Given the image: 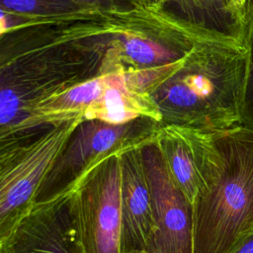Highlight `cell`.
Segmentation results:
<instances>
[{
	"instance_id": "obj_11",
	"label": "cell",
	"mask_w": 253,
	"mask_h": 253,
	"mask_svg": "<svg viewBox=\"0 0 253 253\" xmlns=\"http://www.w3.org/2000/svg\"><path fill=\"white\" fill-rule=\"evenodd\" d=\"M243 44L247 50V68L240 126L253 130V0H248L244 11Z\"/></svg>"
},
{
	"instance_id": "obj_15",
	"label": "cell",
	"mask_w": 253,
	"mask_h": 253,
	"mask_svg": "<svg viewBox=\"0 0 253 253\" xmlns=\"http://www.w3.org/2000/svg\"><path fill=\"white\" fill-rule=\"evenodd\" d=\"M130 3L136 7L150 11L166 10L170 0H129Z\"/></svg>"
},
{
	"instance_id": "obj_5",
	"label": "cell",
	"mask_w": 253,
	"mask_h": 253,
	"mask_svg": "<svg viewBox=\"0 0 253 253\" xmlns=\"http://www.w3.org/2000/svg\"><path fill=\"white\" fill-rule=\"evenodd\" d=\"M71 191L85 253H121V152L98 162Z\"/></svg>"
},
{
	"instance_id": "obj_18",
	"label": "cell",
	"mask_w": 253,
	"mask_h": 253,
	"mask_svg": "<svg viewBox=\"0 0 253 253\" xmlns=\"http://www.w3.org/2000/svg\"><path fill=\"white\" fill-rule=\"evenodd\" d=\"M132 12H133V11H132ZM131 15H132V14H131ZM130 17H131V16H130ZM128 21H129V20H128ZM126 24H127V23H126ZM114 51H115V49H114ZM115 54H116V53H115ZM116 57H117V56H116ZM118 68H119V62H118V59H117V64H116V70H118Z\"/></svg>"
},
{
	"instance_id": "obj_14",
	"label": "cell",
	"mask_w": 253,
	"mask_h": 253,
	"mask_svg": "<svg viewBox=\"0 0 253 253\" xmlns=\"http://www.w3.org/2000/svg\"><path fill=\"white\" fill-rule=\"evenodd\" d=\"M228 253H253V228L244 234Z\"/></svg>"
},
{
	"instance_id": "obj_10",
	"label": "cell",
	"mask_w": 253,
	"mask_h": 253,
	"mask_svg": "<svg viewBox=\"0 0 253 253\" xmlns=\"http://www.w3.org/2000/svg\"><path fill=\"white\" fill-rule=\"evenodd\" d=\"M155 140L178 187L194 203L200 185L193 148L182 126H161Z\"/></svg>"
},
{
	"instance_id": "obj_2",
	"label": "cell",
	"mask_w": 253,
	"mask_h": 253,
	"mask_svg": "<svg viewBox=\"0 0 253 253\" xmlns=\"http://www.w3.org/2000/svg\"><path fill=\"white\" fill-rule=\"evenodd\" d=\"M247 68L243 43L207 40L151 95L162 126L216 131L240 125Z\"/></svg>"
},
{
	"instance_id": "obj_16",
	"label": "cell",
	"mask_w": 253,
	"mask_h": 253,
	"mask_svg": "<svg viewBox=\"0 0 253 253\" xmlns=\"http://www.w3.org/2000/svg\"><path fill=\"white\" fill-rule=\"evenodd\" d=\"M135 8V7H134ZM134 8H129V9H126L127 10V19H126V23L124 24V26L118 31V33L116 34V36H115V39H116V37H117V35L119 34V32L126 25V23L128 22V20L130 19V16H131V14H132V11H133V9ZM115 39H114V42H115ZM116 64H117V57H116V54H115V51H114V42H113V50H112V53H111V58H110V69H111V72H113L114 73V71L116 72ZM110 72V73H111Z\"/></svg>"
},
{
	"instance_id": "obj_8",
	"label": "cell",
	"mask_w": 253,
	"mask_h": 253,
	"mask_svg": "<svg viewBox=\"0 0 253 253\" xmlns=\"http://www.w3.org/2000/svg\"><path fill=\"white\" fill-rule=\"evenodd\" d=\"M141 145L121 152V253H157L156 227Z\"/></svg>"
},
{
	"instance_id": "obj_4",
	"label": "cell",
	"mask_w": 253,
	"mask_h": 253,
	"mask_svg": "<svg viewBox=\"0 0 253 253\" xmlns=\"http://www.w3.org/2000/svg\"><path fill=\"white\" fill-rule=\"evenodd\" d=\"M162 125L141 118L125 125L83 120L74 129L41 185L34 204L70 192L93 166L106 157L141 145L157 134Z\"/></svg>"
},
{
	"instance_id": "obj_1",
	"label": "cell",
	"mask_w": 253,
	"mask_h": 253,
	"mask_svg": "<svg viewBox=\"0 0 253 253\" xmlns=\"http://www.w3.org/2000/svg\"><path fill=\"white\" fill-rule=\"evenodd\" d=\"M183 128L200 177L193 253H228L253 228V130L240 125L216 131Z\"/></svg>"
},
{
	"instance_id": "obj_9",
	"label": "cell",
	"mask_w": 253,
	"mask_h": 253,
	"mask_svg": "<svg viewBox=\"0 0 253 253\" xmlns=\"http://www.w3.org/2000/svg\"><path fill=\"white\" fill-rule=\"evenodd\" d=\"M126 71L110 73L108 87L103 95L85 110L84 120L125 125L141 118H149L161 125L160 113L151 97L133 91L127 83Z\"/></svg>"
},
{
	"instance_id": "obj_7",
	"label": "cell",
	"mask_w": 253,
	"mask_h": 253,
	"mask_svg": "<svg viewBox=\"0 0 253 253\" xmlns=\"http://www.w3.org/2000/svg\"><path fill=\"white\" fill-rule=\"evenodd\" d=\"M0 253H85L72 191L34 204L0 239Z\"/></svg>"
},
{
	"instance_id": "obj_3",
	"label": "cell",
	"mask_w": 253,
	"mask_h": 253,
	"mask_svg": "<svg viewBox=\"0 0 253 253\" xmlns=\"http://www.w3.org/2000/svg\"><path fill=\"white\" fill-rule=\"evenodd\" d=\"M83 120L71 118L29 139L0 146V239L33 207L41 185Z\"/></svg>"
},
{
	"instance_id": "obj_6",
	"label": "cell",
	"mask_w": 253,
	"mask_h": 253,
	"mask_svg": "<svg viewBox=\"0 0 253 253\" xmlns=\"http://www.w3.org/2000/svg\"><path fill=\"white\" fill-rule=\"evenodd\" d=\"M155 137L140 150L156 227V250L193 253V204L172 178Z\"/></svg>"
},
{
	"instance_id": "obj_12",
	"label": "cell",
	"mask_w": 253,
	"mask_h": 253,
	"mask_svg": "<svg viewBox=\"0 0 253 253\" xmlns=\"http://www.w3.org/2000/svg\"><path fill=\"white\" fill-rule=\"evenodd\" d=\"M82 9L85 8L71 0H1V10L21 16L45 17Z\"/></svg>"
},
{
	"instance_id": "obj_13",
	"label": "cell",
	"mask_w": 253,
	"mask_h": 253,
	"mask_svg": "<svg viewBox=\"0 0 253 253\" xmlns=\"http://www.w3.org/2000/svg\"><path fill=\"white\" fill-rule=\"evenodd\" d=\"M85 9H129L134 6L129 0H71Z\"/></svg>"
},
{
	"instance_id": "obj_17",
	"label": "cell",
	"mask_w": 253,
	"mask_h": 253,
	"mask_svg": "<svg viewBox=\"0 0 253 253\" xmlns=\"http://www.w3.org/2000/svg\"><path fill=\"white\" fill-rule=\"evenodd\" d=\"M231 7H233L235 10L240 12L241 14L244 15L245 7L247 5L248 0H226Z\"/></svg>"
}]
</instances>
